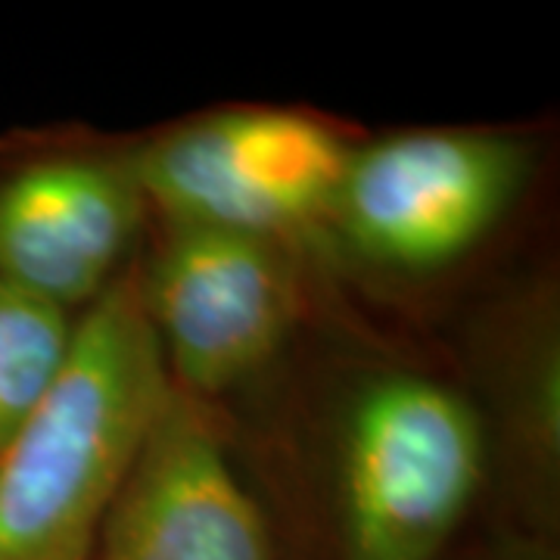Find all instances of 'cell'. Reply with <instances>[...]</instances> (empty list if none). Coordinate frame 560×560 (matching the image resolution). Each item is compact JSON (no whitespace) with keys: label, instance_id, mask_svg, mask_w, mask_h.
<instances>
[{"label":"cell","instance_id":"6da1fadb","mask_svg":"<svg viewBox=\"0 0 560 560\" xmlns=\"http://www.w3.org/2000/svg\"><path fill=\"white\" fill-rule=\"evenodd\" d=\"M340 293L293 349L265 420L259 499L283 560H442L486 504L480 423L445 361L346 315Z\"/></svg>","mask_w":560,"mask_h":560},{"label":"cell","instance_id":"7a4b0ae2","mask_svg":"<svg viewBox=\"0 0 560 560\" xmlns=\"http://www.w3.org/2000/svg\"><path fill=\"white\" fill-rule=\"evenodd\" d=\"M545 135L523 125H440L364 135L315 237L324 271L368 293L445 283L514 224Z\"/></svg>","mask_w":560,"mask_h":560},{"label":"cell","instance_id":"3957f363","mask_svg":"<svg viewBox=\"0 0 560 560\" xmlns=\"http://www.w3.org/2000/svg\"><path fill=\"white\" fill-rule=\"evenodd\" d=\"M168 386L131 261L81 312L54 389L0 452V560H91Z\"/></svg>","mask_w":560,"mask_h":560},{"label":"cell","instance_id":"277c9868","mask_svg":"<svg viewBox=\"0 0 560 560\" xmlns=\"http://www.w3.org/2000/svg\"><path fill=\"white\" fill-rule=\"evenodd\" d=\"M138 293L168 381L219 405L246 396L340 293L312 246L150 221Z\"/></svg>","mask_w":560,"mask_h":560},{"label":"cell","instance_id":"5b68a950","mask_svg":"<svg viewBox=\"0 0 560 560\" xmlns=\"http://www.w3.org/2000/svg\"><path fill=\"white\" fill-rule=\"evenodd\" d=\"M364 135L302 103H224L135 135V160L153 221L315 249Z\"/></svg>","mask_w":560,"mask_h":560},{"label":"cell","instance_id":"8992f818","mask_svg":"<svg viewBox=\"0 0 560 560\" xmlns=\"http://www.w3.org/2000/svg\"><path fill=\"white\" fill-rule=\"evenodd\" d=\"M445 368L480 423L489 517L560 536V280L511 265L452 320Z\"/></svg>","mask_w":560,"mask_h":560},{"label":"cell","instance_id":"52a82bcc","mask_svg":"<svg viewBox=\"0 0 560 560\" xmlns=\"http://www.w3.org/2000/svg\"><path fill=\"white\" fill-rule=\"evenodd\" d=\"M150 221L135 135L0 138V280L81 315L138 259Z\"/></svg>","mask_w":560,"mask_h":560},{"label":"cell","instance_id":"ba28073f","mask_svg":"<svg viewBox=\"0 0 560 560\" xmlns=\"http://www.w3.org/2000/svg\"><path fill=\"white\" fill-rule=\"evenodd\" d=\"M91 560H283L224 408L168 386Z\"/></svg>","mask_w":560,"mask_h":560},{"label":"cell","instance_id":"9c48e42d","mask_svg":"<svg viewBox=\"0 0 560 560\" xmlns=\"http://www.w3.org/2000/svg\"><path fill=\"white\" fill-rule=\"evenodd\" d=\"M79 315L0 280V452L62 374Z\"/></svg>","mask_w":560,"mask_h":560},{"label":"cell","instance_id":"30bf717a","mask_svg":"<svg viewBox=\"0 0 560 560\" xmlns=\"http://www.w3.org/2000/svg\"><path fill=\"white\" fill-rule=\"evenodd\" d=\"M442 560H560V536L529 533L480 511Z\"/></svg>","mask_w":560,"mask_h":560}]
</instances>
